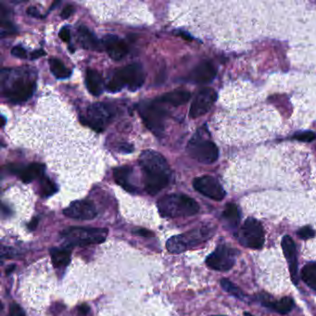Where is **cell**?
I'll return each instance as SVG.
<instances>
[{
  "instance_id": "cell-1",
  "label": "cell",
  "mask_w": 316,
  "mask_h": 316,
  "mask_svg": "<svg viewBox=\"0 0 316 316\" xmlns=\"http://www.w3.org/2000/svg\"><path fill=\"white\" fill-rule=\"evenodd\" d=\"M139 164L144 174L146 191L156 195L166 188L171 178V170L162 154L145 150L139 157Z\"/></svg>"
},
{
  "instance_id": "cell-2",
  "label": "cell",
  "mask_w": 316,
  "mask_h": 316,
  "mask_svg": "<svg viewBox=\"0 0 316 316\" xmlns=\"http://www.w3.org/2000/svg\"><path fill=\"white\" fill-rule=\"evenodd\" d=\"M159 213L163 217H188L198 213L199 206L196 200L183 194H171L163 196L158 201Z\"/></svg>"
},
{
  "instance_id": "cell-3",
  "label": "cell",
  "mask_w": 316,
  "mask_h": 316,
  "mask_svg": "<svg viewBox=\"0 0 316 316\" xmlns=\"http://www.w3.org/2000/svg\"><path fill=\"white\" fill-rule=\"evenodd\" d=\"M214 232L215 228L213 225H204L178 236H173L167 241L166 248L172 254L182 253L210 240Z\"/></svg>"
},
{
  "instance_id": "cell-4",
  "label": "cell",
  "mask_w": 316,
  "mask_h": 316,
  "mask_svg": "<svg viewBox=\"0 0 316 316\" xmlns=\"http://www.w3.org/2000/svg\"><path fill=\"white\" fill-rule=\"evenodd\" d=\"M60 236L66 247H85L103 243L107 239L108 230L105 228L73 226L62 231Z\"/></svg>"
},
{
  "instance_id": "cell-5",
  "label": "cell",
  "mask_w": 316,
  "mask_h": 316,
  "mask_svg": "<svg viewBox=\"0 0 316 316\" xmlns=\"http://www.w3.org/2000/svg\"><path fill=\"white\" fill-rule=\"evenodd\" d=\"M144 81L145 73L142 66L138 63H133L115 72L107 85V90L114 93L127 86L129 90L137 91L143 86Z\"/></svg>"
},
{
  "instance_id": "cell-6",
  "label": "cell",
  "mask_w": 316,
  "mask_h": 316,
  "mask_svg": "<svg viewBox=\"0 0 316 316\" xmlns=\"http://www.w3.org/2000/svg\"><path fill=\"white\" fill-rule=\"evenodd\" d=\"M5 83H7V86L4 87V96L9 102L15 104L28 100L34 94L36 86L34 78L29 73H23V72L11 78L9 82H2V84Z\"/></svg>"
},
{
  "instance_id": "cell-7",
  "label": "cell",
  "mask_w": 316,
  "mask_h": 316,
  "mask_svg": "<svg viewBox=\"0 0 316 316\" xmlns=\"http://www.w3.org/2000/svg\"><path fill=\"white\" fill-rule=\"evenodd\" d=\"M188 152L198 163L212 164L218 160L219 150L213 141L204 137L199 132L190 139L187 146Z\"/></svg>"
},
{
  "instance_id": "cell-8",
  "label": "cell",
  "mask_w": 316,
  "mask_h": 316,
  "mask_svg": "<svg viewBox=\"0 0 316 316\" xmlns=\"http://www.w3.org/2000/svg\"><path fill=\"white\" fill-rule=\"evenodd\" d=\"M138 112L145 123L155 136L160 137L164 131V119L166 111L158 100L145 101L138 106Z\"/></svg>"
},
{
  "instance_id": "cell-9",
  "label": "cell",
  "mask_w": 316,
  "mask_h": 316,
  "mask_svg": "<svg viewBox=\"0 0 316 316\" xmlns=\"http://www.w3.org/2000/svg\"><path fill=\"white\" fill-rule=\"evenodd\" d=\"M240 244L246 248L260 249L265 244V230L262 223L254 218H248L239 233Z\"/></svg>"
},
{
  "instance_id": "cell-10",
  "label": "cell",
  "mask_w": 316,
  "mask_h": 316,
  "mask_svg": "<svg viewBox=\"0 0 316 316\" xmlns=\"http://www.w3.org/2000/svg\"><path fill=\"white\" fill-rule=\"evenodd\" d=\"M114 111L110 105L96 103L88 107L86 118L83 122L90 126L96 132H102L104 128L111 122Z\"/></svg>"
},
{
  "instance_id": "cell-11",
  "label": "cell",
  "mask_w": 316,
  "mask_h": 316,
  "mask_svg": "<svg viewBox=\"0 0 316 316\" xmlns=\"http://www.w3.org/2000/svg\"><path fill=\"white\" fill-rule=\"evenodd\" d=\"M238 253L236 248L227 245H220L206 259V264L216 271H228L235 265Z\"/></svg>"
},
{
  "instance_id": "cell-12",
  "label": "cell",
  "mask_w": 316,
  "mask_h": 316,
  "mask_svg": "<svg viewBox=\"0 0 316 316\" xmlns=\"http://www.w3.org/2000/svg\"><path fill=\"white\" fill-rule=\"evenodd\" d=\"M217 99V93L213 88L205 87L200 89L191 104L189 115L191 118L195 119L206 114L212 109L214 103Z\"/></svg>"
},
{
  "instance_id": "cell-13",
  "label": "cell",
  "mask_w": 316,
  "mask_h": 316,
  "mask_svg": "<svg viewBox=\"0 0 316 316\" xmlns=\"http://www.w3.org/2000/svg\"><path fill=\"white\" fill-rule=\"evenodd\" d=\"M193 187L200 194L217 201L222 200L226 194L220 182L210 175L196 178L193 181Z\"/></svg>"
},
{
  "instance_id": "cell-14",
  "label": "cell",
  "mask_w": 316,
  "mask_h": 316,
  "mask_svg": "<svg viewBox=\"0 0 316 316\" xmlns=\"http://www.w3.org/2000/svg\"><path fill=\"white\" fill-rule=\"evenodd\" d=\"M63 214L76 220H92L97 216V209L90 200H77L67 207Z\"/></svg>"
},
{
  "instance_id": "cell-15",
  "label": "cell",
  "mask_w": 316,
  "mask_h": 316,
  "mask_svg": "<svg viewBox=\"0 0 316 316\" xmlns=\"http://www.w3.org/2000/svg\"><path fill=\"white\" fill-rule=\"evenodd\" d=\"M104 49L112 60H122L128 53V47L119 36L107 34L103 38Z\"/></svg>"
},
{
  "instance_id": "cell-16",
  "label": "cell",
  "mask_w": 316,
  "mask_h": 316,
  "mask_svg": "<svg viewBox=\"0 0 316 316\" xmlns=\"http://www.w3.org/2000/svg\"><path fill=\"white\" fill-rule=\"evenodd\" d=\"M281 245H282L283 252L289 264L292 281L295 285H298L299 282L298 257H297V248H296L295 242L290 236H285L283 238Z\"/></svg>"
},
{
  "instance_id": "cell-17",
  "label": "cell",
  "mask_w": 316,
  "mask_h": 316,
  "mask_svg": "<svg viewBox=\"0 0 316 316\" xmlns=\"http://www.w3.org/2000/svg\"><path fill=\"white\" fill-rule=\"evenodd\" d=\"M11 171L16 173L23 182L26 184L31 183L35 179L43 177L45 172V165L41 163H31L27 166H13Z\"/></svg>"
},
{
  "instance_id": "cell-18",
  "label": "cell",
  "mask_w": 316,
  "mask_h": 316,
  "mask_svg": "<svg viewBox=\"0 0 316 316\" xmlns=\"http://www.w3.org/2000/svg\"><path fill=\"white\" fill-rule=\"evenodd\" d=\"M217 71L210 61H203L194 69L190 74V79L196 84H208L216 76Z\"/></svg>"
},
{
  "instance_id": "cell-19",
  "label": "cell",
  "mask_w": 316,
  "mask_h": 316,
  "mask_svg": "<svg viewBox=\"0 0 316 316\" xmlns=\"http://www.w3.org/2000/svg\"><path fill=\"white\" fill-rule=\"evenodd\" d=\"M261 301L264 306L270 308L280 315L289 314L294 306V301L290 297H285L278 301H273L271 297L263 295Z\"/></svg>"
},
{
  "instance_id": "cell-20",
  "label": "cell",
  "mask_w": 316,
  "mask_h": 316,
  "mask_svg": "<svg viewBox=\"0 0 316 316\" xmlns=\"http://www.w3.org/2000/svg\"><path fill=\"white\" fill-rule=\"evenodd\" d=\"M77 34H78V40L84 49L89 50H97V51H100L102 49L98 40L86 26H80L77 30Z\"/></svg>"
},
{
  "instance_id": "cell-21",
  "label": "cell",
  "mask_w": 316,
  "mask_h": 316,
  "mask_svg": "<svg viewBox=\"0 0 316 316\" xmlns=\"http://www.w3.org/2000/svg\"><path fill=\"white\" fill-rule=\"evenodd\" d=\"M86 84L88 91L95 97H98L103 92V78L96 70L88 69L86 72Z\"/></svg>"
},
{
  "instance_id": "cell-22",
  "label": "cell",
  "mask_w": 316,
  "mask_h": 316,
  "mask_svg": "<svg viewBox=\"0 0 316 316\" xmlns=\"http://www.w3.org/2000/svg\"><path fill=\"white\" fill-rule=\"evenodd\" d=\"M191 94L186 90H174L161 96L157 100L160 103H168L172 106H181L189 100Z\"/></svg>"
},
{
  "instance_id": "cell-23",
  "label": "cell",
  "mask_w": 316,
  "mask_h": 316,
  "mask_svg": "<svg viewBox=\"0 0 316 316\" xmlns=\"http://www.w3.org/2000/svg\"><path fill=\"white\" fill-rule=\"evenodd\" d=\"M132 169L129 166H122L114 169L113 176L116 183L128 192H135L136 188L130 182Z\"/></svg>"
},
{
  "instance_id": "cell-24",
  "label": "cell",
  "mask_w": 316,
  "mask_h": 316,
  "mask_svg": "<svg viewBox=\"0 0 316 316\" xmlns=\"http://www.w3.org/2000/svg\"><path fill=\"white\" fill-rule=\"evenodd\" d=\"M72 249L69 247L66 248H53L50 249L52 264L56 268L65 267L71 262Z\"/></svg>"
},
{
  "instance_id": "cell-25",
  "label": "cell",
  "mask_w": 316,
  "mask_h": 316,
  "mask_svg": "<svg viewBox=\"0 0 316 316\" xmlns=\"http://www.w3.org/2000/svg\"><path fill=\"white\" fill-rule=\"evenodd\" d=\"M222 219L226 225L232 229H236L240 221V213L239 207L234 203H228L222 213Z\"/></svg>"
},
{
  "instance_id": "cell-26",
  "label": "cell",
  "mask_w": 316,
  "mask_h": 316,
  "mask_svg": "<svg viewBox=\"0 0 316 316\" xmlns=\"http://www.w3.org/2000/svg\"><path fill=\"white\" fill-rule=\"evenodd\" d=\"M301 279L311 289L316 291V263H310L302 268Z\"/></svg>"
},
{
  "instance_id": "cell-27",
  "label": "cell",
  "mask_w": 316,
  "mask_h": 316,
  "mask_svg": "<svg viewBox=\"0 0 316 316\" xmlns=\"http://www.w3.org/2000/svg\"><path fill=\"white\" fill-rule=\"evenodd\" d=\"M49 66H50V71L52 73L59 78V79H66L71 76L72 71L69 70L63 63L62 61L55 58H52L49 60Z\"/></svg>"
},
{
  "instance_id": "cell-28",
  "label": "cell",
  "mask_w": 316,
  "mask_h": 316,
  "mask_svg": "<svg viewBox=\"0 0 316 316\" xmlns=\"http://www.w3.org/2000/svg\"><path fill=\"white\" fill-rule=\"evenodd\" d=\"M221 286H222L223 291L228 292L230 295L234 296L235 298L240 299V300H243V299H245L244 292L241 291L237 285L231 282L230 280H228L226 278H223L221 280Z\"/></svg>"
},
{
  "instance_id": "cell-29",
  "label": "cell",
  "mask_w": 316,
  "mask_h": 316,
  "mask_svg": "<svg viewBox=\"0 0 316 316\" xmlns=\"http://www.w3.org/2000/svg\"><path fill=\"white\" fill-rule=\"evenodd\" d=\"M40 193L43 196H49L58 191L57 186L49 177L45 176L40 178Z\"/></svg>"
},
{
  "instance_id": "cell-30",
  "label": "cell",
  "mask_w": 316,
  "mask_h": 316,
  "mask_svg": "<svg viewBox=\"0 0 316 316\" xmlns=\"http://www.w3.org/2000/svg\"><path fill=\"white\" fill-rule=\"evenodd\" d=\"M298 236L302 240H307L315 238L316 231L310 226H304L298 231Z\"/></svg>"
},
{
  "instance_id": "cell-31",
  "label": "cell",
  "mask_w": 316,
  "mask_h": 316,
  "mask_svg": "<svg viewBox=\"0 0 316 316\" xmlns=\"http://www.w3.org/2000/svg\"><path fill=\"white\" fill-rule=\"evenodd\" d=\"M294 138L302 142H312L316 139V134L314 132H301L294 136Z\"/></svg>"
},
{
  "instance_id": "cell-32",
  "label": "cell",
  "mask_w": 316,
  "mask_h": 316,
  "mask_svg": "<svg viewBox=\"0 0 316 316\" xmlns=\"http://www.w3.org/2000/svg\"><path fill=\"white\" fill-rule=\"evenodd\" d=\"M11 54L16 57V58H19V59H25L27 57V54H26V50L22 47V46H16L14 47L12 49H11Z\"/></svg>"
},
{
  "instance_id": "cell-33",
  "label": "cell",
  "mask_w": 316,
  "mask_h": 316,
  "mask_svg": "<svg viewBox=\"0 0 316 316\" xmlns=\"http://www.w3.org/2000/svg\"><path fill=\"white\" fill-rule=\"evenodd\" d=\"M9 316H24V313L16 303H12L9 307Z\"/></svg>"
},
{
  "instance_id": "cell-34",
  "label": "cell",
  "mask_w": 316,
  "mask_h": 316,
  "mask_svg": "<svg viewBox=\"0 0 316 316\" xmlns=\"http://www.w3.org/2000/svg\"><path fill=\"white\" fill-rule=\"evenodd\" d=\"M60 37L62 41L69 43L71 40V32L67 27H63L60 32Z\"/></svg>"
},
{
  "instance_id": "cell-35",
  "label": "cell",
  "mask_w": 316,
  "mask_h": 316,
  "mask_svg": "<svg viewBox=\"0 0 316 316\" xmlns=\"http://www.w3.org/2000/svg\"><path fill=\"white\" fill-rule=\"evenodd\" d=\"M133 233L135 235H137V236H140V237H143V238H151L153 237V233L151 231L146 230V229H144V228H141V229H137V230L133 231Z\"/></svg>"
},
{
  "instance_id": "cell-36",
  "label": "cell",
  "mask_w": 316,
  "mask_h": 316,
  "mask_svg": "<svg viewBox=\"0 0 316 316\" xmlns=\"http://www.w3.org/2000/svg\"><path fill=\"white\" fill-rule=\"evenodd\" d=\"M73 6L67 5L64 9H62V11H61V13H60V16H61L62 19H68V18L73 14Z\"/></svg>"
},
{
  "instance_id": "cell-37",
  "label": "cell",
  "mask_w": 316,
  "mask_h": 316,
  "mask_svg": "<svg viewBox=\"0 0 316 316\" xmlns=\"http://www.w3.org/2000/svg\"><path fill=\"white\" fill-rule=\"evenodd\" d=\"M27 13L34 18H43V16L41 15V13L39 12V10L36 9L35 7H30V8H28L27 9Z\"/></svg>"
},
{
  "instance_id": "cell-38",
  "label": "cell",
  "mask_w": 316,
  "mask_h": 316,
  "mask_svg": "<svg viewBox=\"0 0 316 316\" xmlns=\"http://www.w3.org/2000/svg\"><path fill=\"white\" fill-rule=\"evenodd\" d=\"M90 311V308L88 307L86 304H82L78 307V314L79 316H86Z\"/></svg>"
},
{
  "instance_id": "cell-39",
  "label": "cell",
  "mask_w": 316,
  "mask_h": 316,
  "mask_svg": "<svg viewBox=\"0 0 316 316\" xmlns=\"http://www.w3.org/2000/svg\"><path fill=\"white\" fill-rule=\"evenodd\" d=\"M46 55V52L44 51L43 49H38L35 51L32 52L31 54V59L32 60H37L40 57H43Z\"/></svg>"
},
{
  "instance_id": "cell-40",
  "label": "cell",
  "mask_w": 316,
  "mask_h": 316,
  "mask_svg": "<svg viewBox=\"0 0 316 316\" xmlns=\"http://www.w3.org/2000/svg\"><path fill=\"white\" fill-rule=\"evenodd\" d=\"M38 224V218H34L32 222L29 223V229L30 230H34Z\"/></svg>"
},
{
  "instance_id": "cell-41",
  "label": "cell",
  "mask_w": 316,
  "mask_h": 316,
  "mask_svg": "<svg viewBox=\"0 0 316 316\" xmlns=\"http://www.w3.org/2000/svg\"><path fill=\"white\" fill-rule=\"evenodd\" d=\"M14 269H15V265H11L9 268L7 269V274H9Z\"/></svg>"
},
{
  "instance_id": "cell-42",
  "label": "cell",
  "mask_w": 316,
  "mask_h": 316,
  "mask_svg": "<svg viewBox=\"0 0 316 316\" xmlns=\"http://www.w3.org/2000/svg\"><path fill=\"white\" fill-rule=\"evenodd\" d=\"M244 316H253L252 315H250L249 313H244Z\"/></svg>"
},
{
  "instance_id": "cell-43",
  "label": "cell",
  "mask_w": 316,
  "mask_h": 316,
  "mask_svg": "<svg viewBox=\"0 0 316 316\" xmlns=\"http://www.w3.org/2000/svg\"></svg>"
}]
</instances>
